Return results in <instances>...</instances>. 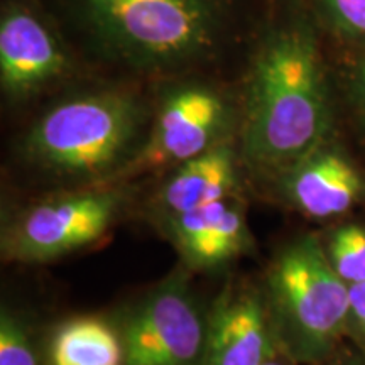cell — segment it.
Wrapping results in <instances>:
<instances>
[{"label":"cell","instance_id":"obj_1","mask_svg":"<svg viewBox=\"0 0 365 365\" xmlns=\"http://www.w3.org/2000/svg\"><path fill=\"white\" fill-rule=\"evenodd\" d=\"M339 95L322 31L299 17L266 41L254 63L242 145L250 166L279 178L336 135Z\"/></svg>","mask_w":365,"mask_h":365},{"label":"cell","instance_id":"obj_2","mask_svg":"<svg viewBox=\"0 0 365 365\" xmlns=\"http://www.w3.org/2000/svg\"><path fill=\"white\" fill-rule=\"evenodd\" d=\"M264 298L281 349L299 365L325 362L349 340L350 286L333 271L318 234L282 245Z\"/></svg>","mask_w":365,"mask_h":365},{"label":"cell","instance_id":"obj_3","mask_svg":"<svg viewBox=\"0 0 365 365\" xmlns=\"http://www.w3.org/2000/svg\"><path fill=\"white\" fill-rule=\"evenodd\" d=\"M143 113L118 93L86 95L56 105L26 137L36 166L65 178H100L134 153Z\"/></svg>","mask_w":365,"mask_h":365},{"label":"cell","instance_id":"obj_4","mask_svg":"<svg viewBox=\"0 0 365 365\" xmlns=\"http://www.w3.org/2000/svg\"><path fill=\"white\" fill-rule=\"evenodd\" d=\"M95 27L140 65H176L207 49L215 11L210 0H85Z\"/></svg>","mask_w":365,"mask_h":365},{"label":"cell","instance_id":"obj_5","mask_svg":"<svg viewBox=\"0 0 365 365\" xmlns=\"http://www.w3.org/2000/svg\"><path fill=\"white\" fill-rule=\"evenodd\" d=\"M207 323L186 281L171 277L122 319V365H207Z\"/></svg>","mask_w":365,"mask_h":365},{"label":"cell","instance_id":"obj_6","mask_svg":"<svg viewBox=\"0 0 365 365\" xmlns=\"http://www.w3.org/2000/svg\"><path fill=\"white\" fill-rule=\"evenodd\" d=\"M115 190H85L46 200L26 210L4 232L2 250L11 261L46 262L93 244L120 212Z\"/></svg>","mask_w":365,"mask_h":365},{"label":"cell","instance_id":"obj_7","mask_svg":"<svg viewBox=\"0 0 365 365\" xmlns=\"http://www.w3.org/2000/svg\"><path fill=\"white\" fill-rule=\"evenodd\" d=\"M277 181L284 202L317 222L340 220L365 198V175L336 135Z\"/></svg>","mask_w":365,"mask_h":365},{"label":"cell","instance_id":"obj_8","mask_svg":"<svg viewBox=\"0 0 365 365\" xmlns=\"http://www.w3.org/2000/svg\"><path fill=\"white\" fill-rule=\"evenodd\" d=\"M227 122V107L213 90L186 86L163 103L148 144L132 166L139 170L181 164L217 145Z\"/></svg>","mask_w":365,"mask_h":365},{"label":"cell","instance_id":"obj_9","mask_svg":"<svg viewBox=\"0 0 365 365\" xmlns=\"http://www.w3.org/2000/svg\"><path fill=\"white\" fill-rule=\"evenodd\" d=\"M279 350L266 298L240 289L217 301L207 323V365H264Z\"/></svg>","mask_w":365,"mask_h":365},{"label":"cell","instance_id":"obj_10","mask_svg":"<svg viewBox=\"0 0 365 365\" xmlns=\"http://www.w3.org/2000/svg\"><path fill=\"white\" fill-rule=\"evenodd\" d=\"M65 70V54L33 14L9 11L0 22V80L12 95L29 93Z\"/></svg>","mask_w":365,"mask_h":365},{"label":"cell","instance_id":"obj_11","mask_svg":"<svg viewBox=\"0 0 365 365\" xmlns=\"http://www.w3.org/2000/svg\"><path fill=\"white\" fill-rule=\"evenodd\" d=\"M170 234L182 257L195 267H217L239 255L247 245L242 208L222 198L168 220Z\"/></svg>","mask_w":365,"mask_h":365},{"label":"cell","instance_id":"obj_12","mask_svg":"<svg viewBox=\"0 0 365 365\" xmlns=\"http://www.w3.org/2000/svg\"><path fill=\"white\" fill-rule=\"evenodd\" d=\"M235 161L232 149L217 144L207 153L181 163L164 182L159 207L166 220L217 200L227 198L235 186Z\"/></svg>","mask_w":365,"mask_h":365},{"label":"cell","instance_id":"obj_13","mask_svg":"<svg viewBox=\"0 0 365 365\" xmlns=\"http://www.w3.org/2000/svg\"><path fill=\"white\" fill-rule=\"evenodd\" d=\"M51 365H122L118 331L98 318H76L59 327L51 341Z\"/></svg>","mask_w":365,"mask_h":365},{"label":"cell","instance_id":"obj_14","mask_svg":"<svg viewBox=\"0 0 365 365\" xmlns=\"http://www.w3.org/2000/svg\"><path fill=\"white\" fill-rule=\"evenodd\" d=\"M312 14L322 34L346 54L365 53V0H313Z\"/></svg>","mask_w":365,"mask_h":365},{"label":"cell","instance_id":"obj_15","mask_svg":"<svg viewBox=\"0 0 365 365\" xmlns=\"http://www.w3.org/2000/svg\"><path fill=\"white\" fill-rule=\"evenodd\" d=\"M319 240L333 271L346 284H365V223L339 222Z\"/></svg>","mask_w":365,"mask_h":365},{"label":"cell","instance_id":"obj_16","mask_svg":"<svg viewBox=\"0 0 365 365\" xmlns=\"http://www.w3.org/2000/svg\"><path fill=\"white\" fill-rule=\"evenodd\" d=\"M335 83L339 100H344L355 125L365 135V53L346 54Z\"/></svg>","mask_w":365,"mask_h":365},{"label":"cell","instance_id":"obj_17","mask_svg":"<svg viewBox=\"0 0 365 365\" xmlns=\"http://www.w3.org/2000/svg\"><path fill=\"white\" fill-rule=\"evenodd\" d=\"M0 365H39L27 327L6 309L0 317Z\"/></svg>","mask_w":365,"mask_h":365},{"label":"cell","instance_id":"obj_18","mask_svg":"<svg viewBox=\"0 0 365 365\" xmlns=\"http://www.w3.org/2000/svg\"><path fill=\"white\" fill-rule=\"evenodd\" d=\"M349 340L365 349V284L350 286Z\"/></svg>","mask_w":365,"mask_h":365},{"label":"cell","instance_id":"obj_19","mask_svg":"<svg viewBox=\"0 0 365 365\" xmlns=\"http://www.w3.org/2000/svg\"><path fill=\"white\" fill-rule=\"evenodd\" d=\"M319 365H365V349L346 340L330 359Z\"/></svg>","mask_w":365,"mask_h":365},{"label":"cell","instance_id":"obj_20","mask_svg":"<svg viewBox=\"0 0 365 365\" xmlns=\"http://www.w3.org/2000/svg\"><path fill=\"white\" fill-rule=\"evenodd\" d=\"M264 365H299V364L296 362V360L291 359L289 355L284 352V350H279V352L274 354L272 357L269 359Z\"/></svg>","mask_w":365,"mask_h":365}]
</instances>
